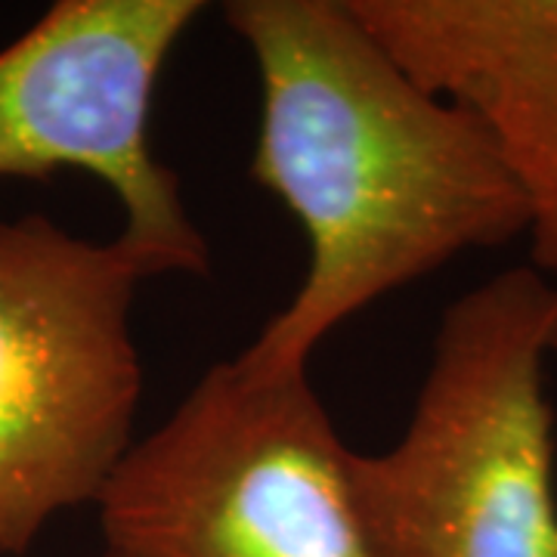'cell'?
<instances>
[{"mask_svg":"<svg viewBox=\"0 0 557 557\" xmlns=\"http://www.w3.org/2000/svg\"><path fill=\"white\" fill-rule=\"evenodd\" d=\"M260 84L251 177L298 218L304 282L239 357L307 372L338 325L465 251L527 236V208L468 109L424 90L347 0H230Z\"/></svg>","mask_w":557,"mask_h":557,"instance_id":"cell-1","label":"cell"},{"mask_svg":"<svg viewBox=\"0 0 557 557\" xmlns=\"http://www.w3.org/2000/svg\"><path fill=\"white\" fill-rule=\"evenodd\" d=\"M557 278L502 270L440 319L403 437L350 453L375 557H557Z\"/></svg>","mask_w":557,"mask_h":557,"instance_id":"cell-2","label":"cell"},{"mask_svg":"<svg viewBox=\"0 0 557 557\" xmlns=\"http://www.w3.org/2000/svg\"><path fill=\"white\" fill-rule=\"evenodd\" d=\"M97 508L106 548L134 557H375L310 375L239 354L131 446Z\"/></svg>","mask_w":557,"mask_h":557,"instance_id":"cell-3","label":"cell"},{"mask_svg":"<svg viewBox=\"0 0 557 557\" xmlns=\"http://www.w3.org/2000/svg\"><path fill=\"white\" fill-rule=\"evenodd\" d=\"M152 276L121 236L0 220V555H25L60 511L97 505L131 453L143 399L131 313Z\"/></svg>","mask_w":557,"mask_h":557,"instance_id":"cell-4","label":"cell"},{"mask_svg":"<svg viewBox=\"0 0 557 557\" xmlns=\"http://www.w3.org/2000/svg\"><path fill=\"white\" fill-rule=\"evenodd\" d=\"M201 0H57L0 50V177L84 171L124 211L121 239L156 276L211 270L177 174L149 143L161 72Z\"/></svg>","mask_w":557,"mask_h":557,"instance_id":"cell-5","label":"cell"},{"mask_svg":"<svg viewBox=\"0 0 557 557\" xmlns=\"http://www.w3.org/2000/svg\"><path fill=\"white\" fill-rule=\"evenodd\" d=\"M372 38L496 143L527 208L533 267L557 278V0H347Z\"/></svg>","mask_w":557,"mask_h":557,"instance_id":"cell-6","label":"cell"},{"mask_svg":"<svg viewBox=\"0 0 557 557\" xmlns=\"http://www.w3.org/2000/svg\"><path fill=\"white\" fill-rule=\"evenodd\" d=\"M102 557H134V555H124V552H115V548H106Z\"/></svg>","mask_w":557,"mask_h":557,"instance_id":"cell-7","label":"cell"}]
</instances>
